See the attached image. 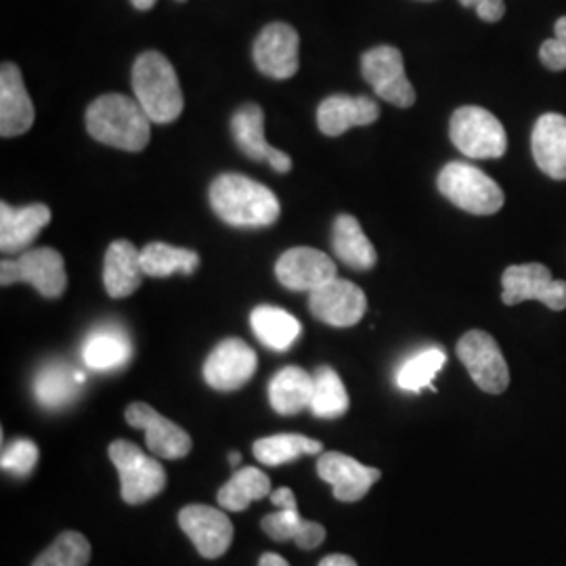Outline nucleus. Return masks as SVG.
<instances>
[{"instance_id":"1","label":"nucleus","mask_w":566,"mask_h":566,"mask_svg":"<svg viewBox=\"0 0 566 566\" xmlns=\"http://www.w3.org/2000/svg\"><path fill=\"white\" fill-rule=\"evenodd\" d=\"M208 196L217 217L231 227H271L282 214L277 196L263 182L243 175L229 172L217 177Z\"/></svg>"},{"instance_id":"2","label":"nucleus","mask_w":566,"mask_h":566,"mask_svg":"<svg viewBox=\"0 0 566 566\" xmlns=\"http://www.w3.org/2000/svg\"><path fill=\"white\" fill-rule=\"evenodd\" d=\"M86 130L103 145L124 151H143L151 137V120L137 99L107 93L88 105Z\"/></svg>"},{"instance_id":"3","label":"nucleus","mask_w":566,"mask_h":566,"mask_svg":"<svg viewBox=\"0 0 566 566\" xmlns=\"http://www.w3.org/2000/svg\"><path fill=\"white\" fill-rule=\"evenodd\" d=\"M133 91L154 124H170L182 114V93L172 63L158 51H147L133 65Z\"/></svg>"},{"instance_id":"4","label":"nucleus","mask_w":566,"mask_h":566,"mask_svg":"<svg viewBox=\"0 0 566 566\" xmlns=\"http://www.w3.org/2000/svg\"><path fill=\"white\" fill-rule=\"evenodd\" d=\"M437 185L449 202L479 217L500 212L506 200L502 187L472 164H447L439 172Z\"/></svg>"},{"instance_id":"5","label":"nucleus","mask_w":566,"mask_h":566,"mask_svg":"<svg viewBox=\"0 0 566 566\" xmlns=\"http://www.w3.org/2000/svg\"><path fill=\"white\" fill-rule=\"evenodd\" d=\"M451 143L472 160L502 158L507 149V135L491 112L485 107L465 105L453 112L449 122Z\"/></svg>"},{"instance_id":"6","label":"nucleus","mask_w":566,"mask_h":566,"mask_svg":"<svg viewBox=\"0 0 566 566\" xmlns=\"http://www.w3.org/2000/svg\"><path fill=\"white\" fill-rule=\"evenodd\" d=\"M109 460L120 474L122 500L130 506H139L166 486V472L158 460L143 453V449L130 441H114L107 449Z\"/></svg>"},{"instance_id":"7","label":"nucleus","mask_w":566,"mask_h":566,"mask_svg":"<svg viewBox=\"0 0 566 566\" xmlns=\"http://www.w3.org/2000/svg\"><path fill=\"white\" fill-rule=\"evenodd\" d=\"M0 283H30L44 298H60L67 287L63 256L53 248L28 250L18 261L0 263Z\"/></svg>"},{"instance_id":"8","label":"nucleus","mask_w":566,"mask_h":566,"mask_svg":"<svg viewBox=\"0 0 566 566\" xmlns=\"http://www.w3.org/2000/svg\"><path fill=\"white\" fill-rule=\"evenodd\" d=\"M458 357L470 378L489 395H502L510 385V369L500 344L483 329H472L458 343Z\"/></svg>"},{"instance_id":"9","label":"nucleus","mask_w":566,"mask_h":566,"mask_svg":"<svg viewBox=\"0 0 566 566\" xmlns=\"http://www.w3.org/2000/svg\"><path fill=\"white\" fill-rule=\"evenodd\" d=\"M502 301L507 306L539 301L552 311H565L566 282L554 280L544 264H512L502 275Z\"/></svg>"},{"instance_id":"10","label":"nucleus","mask_w":566,"mask_h":566,"mask_svg":"<svg viewBox=\"0 0 566 566\" xmlns=\"http://www.w3.org/2000/svg\"><path fill=\"white\" fill-rule=\"evenodd\" d=\"M361 72L380 99L403 109L416 103V91L405 74L403 53L397 46L369 49L361 57Z\"/></svg>"},{"instance_id":"11","label":"nucleus","mask_w":566,"mask_h":566,"mask_svg":"<svg viewBox=\"0 0 566 566\" xmlns=\"http://www.w3.org/2000/svg\"><path fill=\"white\" fill-rule=\"evenodd\" d=\"M308 308L319 322L332 327H353L364 319L367 298L359 285L334 277L311 292Z\"/></svg>"},{"instance_id":"12","label":"nucleus","mask_w":566,"mask_h":566,"mask_svg":"<svg viewBox=\"0 0 566 566\" xmlns=\"http://www.w3.org/2000/svg\"><path fill=\"white\" fill-rule=\"evenodd\" d=\"M271 502L277 506V512L266 514L261 526L273 542H294L301 549H315L324 544V525L304 521L296 495L287 486L273 491Z\"/></svg>"},{"instance_id":"13","label":"nucleus","mask_w":566,"mask_h":566,"mask_svg":"<svg viewBox=\"0 0 566 566\" xmlns=\"http://www.w3.org/2000/svg\"><path fill=\"white\" fill-rule=\"evenodd\" d=\"M256 353L240 338H227L208 355L203 378L208 386L221 392H231L248 385L256 371Z\"/></svg>"},{"instance_id":"14","label":"nucleus","mask_w":566,"mask_h":566,"mask_svg":"<svg viewBox=\"0 0 566 566\" xmlns=\"http://www.w3.org/2000/svg\"><path fill=\"white\" fill-rule=\"evenodd\" d=\"M298 32L290 23H269L254 42V63L264 76L287 81L298 72Z\"/></svg>"},{"instance_id":"15","label":"nucleus","mask_w":566,"mask_h":566,"mask_svg":"<svg viewBox=\"0 0 566 566\" xmlns=\"http://www.w3.org/2000/svg\"><path fill=\"white\" fill-rule=\"evenodd\" d=\"M126 422L133 428L145 430V441L147 449L164 458V460H181L191 451V437L182 430L181 426L170 422L158 413L151 405L133 403L126 407L124 411Z\"/></svg>"},{"instance_id":"16","label":"nucleus","mask_w":566,"mask_h":566,"mask_svg":"<svg viewBox=\"0 0 566 566\" xmlns=\"http://www.w3.org/2000/svg\"><path fill=\"white\" fill-rule=\"evenodd\" d=\"M179 525L193 542L196 549L203 558H221L233 542V525L229 516L217 507L193 506L182 507L179 512Z\"/></svg>"},{"instance_id":"17","label":"nucleus","mask_w":566,"mask_h":566,"mask_svg":"<svg viewBox=\"0 0 566 566\" xmlns=\"http://www.w3.org/2000/svg\"><path fill=\"white\" fill-rule=\"evenodd\" d=\"M317 474L327 485H332L338 502H359L367 495L371 485L382 476L378 468H369L350 455L338 451L322 453L317 460Z\"/></svg>"},{"instance_id":"18","label":"nucleus","mask_w":566,"mask_h":566,"mask_svg":"<svg viewBox=\"0 0 566 566\" xmlns=\"http://www.w3.org/2000/svg\"><path fill=\"white\" fill-rule=\"evenodd\" d=\"M275 275L283 287L296 292H313L329 280L338 277L336 263L324 252L306 245L283 252L275 264Z\"/></svg>"},{"instance_id":"19","label":"nucleus","mask_w":566,"mask_h":566,"mask_svg":"<svg viewBox=\"0 0 566 566\" xmlns=\"http://www.w3.org/2000/svg\"><path fill=\"white\" fill-rule=\"evenodd\" d=\"M34 118V103L25 91L20 67L4 61L0 65V135L4 139L23 135L32 128Z\"/></svg>"},{"instance_id":"20","label":"nucleus","mask_w":566,"mask_h":566,"mask_svg":"<svg viewBox=\"0 0 566 566\" xmlns=\"http://www.w3.org/2000/svg\"><path fill=\"white\" fill-rule=\"evenodd\" d=\"M49 223L51 210L44 203H30L23 208L0 203V250L4 254L25 250Z\"/></svg>"},{"instance_id":"21","label":"nucleus","mask_w":566,"mask_h":566,"mask_svg":"<svg viewBox=\"0 0 566 566\" xmlns=\"http://www.w3.org/2000/svg\"><path fill=\"white\" fill-rule=\"evenodd\" d=\"M380 118V107L371 97L332 95L317 107V126L327 137H340L355 126H369Z\"/></svg>"},{"instance_id":"22","label":"nucleus","mask_w":566,"mask_h":566,"mask_svg":"<svg viewBox=\"0 0 566 566\" xmlns=\"http://www.w3.org/2000/svg\"><path fill=\"white\" fill-rule=\"evenodd\" d=\"M531 149L544 175L566 181V118L563 114H544L535 122Z\"/></svg>"},{"instance_id":"23","label":"nucleus","mask_w":566,"mask_h":566,"mask_svg":"<svg viewBox=\"0 0 566 566\" xmlns=\"http://www.w3.org/2000/svg\"><path fill=\"white\" fill-rule=\"evenodd\" d=\"M142 252L128 240L109 243L103 264V283L112 298L133 296L143 283Z\"/></svg>"},{"instance_id":"24","label":"nucleus","mask_w":566,"mask_h":566,"mask_svg":"<svg viewBox=\"0 0 566 566\" xmlns=\"http://www.w3.org/2000/svg\"><path fill=\"white\" fill-rule=\"evenodd\" d=\"M332 248L338 261L355 271H369L378 263V252L367 240L361 223L353 214H340L332 227Z\"/></svg>"},{"instance_id":"25","label":"nucleus","mask_w":566,"mask_h":566,"mask_svg":"<svg viewBox=\"0 0 566 566\" xmlns=\"http://www.w3.org/2000/svg\"><path fill=\"white\" fill-rule=\"evenodd\" d=\"M313 399V376L304 371L303 367L287 365L269 385V401L280 416H296L306 407H311Z\"/></svg>"},{"instance_id":"26","label":"nucleus","mask_w":566,"mask_h":566,"mask_svg":"<svg viewBox=\"0 0 566 566\" xmlns=\"http://www.w3.org/2000/svg\"><path fill=\"white\" fill-rule=\"evenodd\" d=\"M256 338L271 350H287L301 336V322L277 306H256L250 315Z\"/></svg>"},{"instance_id":"27","label":"nucleus","mask_w":566,"mask_h":566,"mask_svg":"<svg viewBox=\"0 0 566 566\" xmlns=\"http://www.w3.org/2000/svg\"><path fill=\"white\" fill-rule=\"evenodd\" d=\"M231 135L243 156L254 163H266L273 145L264 139V112L256 103L242 105L231 118Z\"/></svg>"},{"instance_id":"28","label":"nucleus","mask_w":566,"mask_h":566,"mask_svg":"<svg viewBox=\"0 0 566 566\" xmlns=\"http://www.w3.org/2000/svg\"><path fill=\"white\" fill-rule=\"evenodd\" d=\"M84 374L74 371L65 364L46 365L36 378V399L46 409H60L72 403L78 395V386L84 385Z\"/></svg>"},{"instance_id":"29","label":"nucleus","mask_w":566,"mask_h":566,"mask_svg":"<svg viewBox=\"0 0 566 566\" xmlns=\"http://www.w3.org/2000/svg\"><path fill=\"white\" fill-rule=\"evenodd\" d=\"M142 264L147 277H170L177 271L193 275L200 266V254L164 242L147 243L142 250Z\"/></svg>"},{"instance_id":"30","label":"nucleus","mask_w":566,"mask_h":566,"mask_svg":"<svg viewBox=\"0 0 566 566\" xmlns=\"http://www.w3.org/2000/svg\"><path fill=\"white\" fill-rule=\"evenodd\" d=\"M271 493V481L259 468H242L238 470L229 483H224L217 495V502L229 512H243L256 500H263Z\"/></svg>"},{"instance_id":"31","label":"nucleus","mask_w":566,"mask_h":566,"mask_svg":"<svg viewBox=\"0 0 566 566\" xmlns=\"http://www.w3.org/2000/svg\"><path fill=\"white\" fill-rule=\"evenodd\" d=\"M84 364L91 369H116L130 359V343L118 329H99L95 332L82 350Z\"/></svg>"},{"instance_id":"32","label":"nucleus","mask_w":566,"mask_h":566,"mask_svg":"<svg viewBox=\"0 0 566 566\" xmlns=\"http://www.w3.org/2000/svg\"><path fill=\"white\" fill-rule=\"evenodd\" d=\"M324 446L303 434H275L254 443V458L264 465L294 462L301 455H319Z\"/></svg>"},{"instance_id":"33","label":"nucleus","mask_w":566,"mask_h":566,"mask_svg":"<svg viewBox=\"0 0 566 566\" xmlns=\"http://www.w3.org/2000/svg\"><path fill=\"white\" fill-rule=\"evenodd\" d=\"M311 411L317 418H340L348 411V392L344 388L340 376L332 367H319L313 374V399H311Z\"/></svg>"},{"instance_id":"34","label":"nucleus","mask_w":566,"mask_h":566,"mask_svg":"<svg viewBox=\"0 0 566 566\" xmlns=\"http://www.w3.org/2000/svg\"><path fill=\"white\" fill-rule=\"evenodd\" d=\"M446 364L447 355L441 348H426L401 365L397 371V386L407 392H420L426 386L437 390L432 382Z\"/></svg>"},{"instance_id":"35","label":"nucleus","mask_w":566,"mask_h":566,"mask_svg":"<svg viewBox=\"0 0 566 566\" xmlns=\"http://www.w3.org/2000/svg\"><path fill=\"white\" fill-rule=\"evenodd\" d=\"M91 560V544L78 531H65L42 552L32 566H86Z\"/></svg>"},{"instance_id":"36","label":"nucleus","mask_w":566,"mask_h":566,"mask_svg":"<svg viewBox=\"0 0 566 566\" xmlns=\"http://www.w3.org/2000/svg\"><path fill=\"white\" fill-rule=\"evenodd\" d=\"M36 462H39V447L34 446L32 441H28V439L13 441L11 446L4 447V451H2V470L11 472L20 479L28 476L34 470Z\"/></svg>"},{"instance_id":"37","label":"nucleus","mask_w":566,"mask_h":566,"mask_svg":"<svg viewBox=\"0 0 566 566\" xmlns=\"http://www.w3.org/2000/svg\"><path fill=\"white\" fill-rule=\"evenodd\" d=\"M539 60L552 72L566 70V18L554 25V39L544 42L539 49Z\"/></svg>"},{"instance_id":"38","label":"nucleus","mask_w":566,"mask_h":566,"mask_svg":"<svg viewBox=\"0 0 566 566\" xmlns=\"http://www.w3.org/2000/svg\"><path fill=\"white\" fill-rule=\"evenodd\" d=\"M464 7L476 9V15L486 23H495L506 15L504 0H460Z\"/></svg>"},{"instance_id":"39","label":"nucleus","mask_w":566,"mask_h":566,"mask_svg":"<svg viewBox=\"0 0 566 566\" xmlns=\"http://www.w3.org/2000/svg\"><path fill=\"white\" fill-rule=\"evenodd\" d=\"M266 163L271 164V168L273 170H277V172H290L292 170V158L282 151V149H277V147H273V151H271V156H269V160Z\"/></svg>"},{"instance_id":"40","label":"nucleus","mask_w":566,"mask_h":566,"mask_svg":"<svg viewBox=\"0 0 566 566\" xmlns=\"http://www.w3.org/2000/svg\"><path fill=\"white\" fill-rule=\"evenodd\" d=\"M259 566H290L287 565V560L282 558L280 554H263L261 556V560H259Z\"/></svg>"},{"instance_id":"41","label":"nucleus","mask_w":566,"mask_h":566,"mask_svg":"<svg viewBox=\"0 0 566 566\" xmlns=\"http://www.w3.org/2000/svg\"><path fill=\"white\" fill-rule=\"evenodd\" d=\"M130 2H133V7L139 9V11H149V9L156 4V0H130Z\"/></svg>"},{"instance_id":"42","label":"nucleus","mask_w":566,"mask_h":566,"mask_svg":"<svg viewBox=\"0 0 566 566\" xmlns=\"http://www.w3.org/2000/svg\"><path fill=\"white\" fill-rule=\"evenodd\" d=\"M229 462H231V465H240V462H242V455H240L238 451H233V453L229 455Z\"/></svg>"},{"instance_id":"43","label":"nucleus","mask_w":566,"mask_h":566,"mask_svg":"<svg viewBox=\"0 0 566 566\" xmlns=\"http://www.w3.org/2000/svg\"><path fill=\"white\" fill-rule=\"evenodd\" d=\"M179 2H185V0H179Z\"/></svg>"}]
</instances>
